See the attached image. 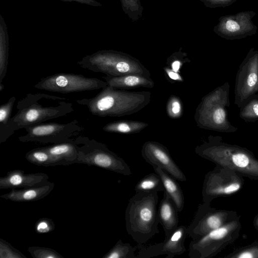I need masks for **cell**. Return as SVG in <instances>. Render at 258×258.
Returning a JSON list of instances; mask_svg holds the SVG:
<instances>
[{"mask_svg":"<svg viewBox=\"0 0 258 258\" xmlns=\"http://www.w3.org/2000/svg\"><path fill=\"white\" fill-rule=\"evenodd\" d=\"M30 163L38 166H53L58 165L56 161L45 149L44 147L33 149L25 155Z\"/></svg>","mask_w":258,"mask_h":258,"instance_id":"484cf974","label":"cell"},{"mask_svg":"<svg viewBox=\"0 0 258 258\" xmlns=\"http://www.w3.org/2000/svg\"><path fill=\"white\" fill-rule=\"evenodd\" d=\"M67 98L44 93L27 94L18 101L17 113L11 118V136L17 131L65 116L74 111Z\"/></svg>","mask_w":258,"mask_h":258,"instance_id":"6da1fadb","label":"cell"},{"mask_svg":"<svg viewBox=\"0 0 258 258\" xmlns=\"http://www.w3.org/2000/svg\"><path fill=\"white\" fill-rule=\"evenodd\" d=\"M4 89V85H3V84H0V92H2Z\"/></svg>","mask_w":258,"mask_h":258,"instance_id":"f35d334b","label":"cell"},{"mask_svg":"<svg viewBox=\"0 0 258 258\" xmlns=\"http://www.w3.org/2000/svg\"><path fill=\"white\" fill-rule=\"evenodd\" d=\"M258 93V50L251 48L236 73L234 104L240 108Z\"/></svg>","mask_w":258,"mask_h":258,"instance_id":"7c38bea8","label":"cell"},{"mask_svg":"<svg viewBox=\"0 0 258 258\" xmlns=\"http://www.w3.org/2000/svg\"><path fill=\"white\" fill-rule=\"evenodd\" d=\"M205 6L210 8H224L231 5L236 0H200Z\"/></svg>","mask_w":258,"mask_h":258,"instance_id":"d590c367","label":"cell"},{"mask_svg":"<svg viewBox=\"0 0 258 258\" xmlns=\"http://www.w3.org/2000/svg\"><path fill=\"white\" fill-rule=\"evenodd\" d=\"M187 54L181 51L174 52L167 59V63L172 70L179 73L183 64L188 60L186 57Z\"/></svg>","mask_w":258,"mask_h":258,"instance_id":"836d02e7","label":"cell"},{"mask_svg":"<svg viewBox=\"0 0 258 258\" xmlns=\"http://www.w3.org/2000/svg\"><path fill=\"white\" fill-rule=\"evenodd\" d=\"M16 100V97L12 96L7 102L0 106V144L6 142L11 136L9 125Z\"/></svg>","mask_w":258,"mask_h":258,"instance_id":"cb8c5ba5","label":"cell"},{"mask_svg":"<svg viewBox=\"0 0 258 258\" xmlns=\"http://www.w3.org/2000/svg\"><path fill=\"white\" fill-rule=\"evenodd\" d=\"M255 12H240L234 15L221 16L214 26V32L229 40L241 39L256 33L257 26L252 22Z\"/></svg>","mask_w":258,"mask_h":258,"instance_id":"5bb4252c","label":"cell"},{"mask_svg":"<svg viewBox=\"0 0 258 258\" xmlns=\"http://www.w3.org/2000/svg\"><path fill=\"white\" fill-rule=\"evenodd\" d=\"M182 105L180 99L176 96H171L166 105L167 115L171 118H180L182 115Z\"/></svg>","mask_w":258,"mask_h":258,"instance_id":"1f68e13d","label":"cell"},{"mask_svg":"<svg viewBox=\"0 0 258 258\" xmlns=\"http://www.w3.org/2000/svg\"><path fill=\"white\" fill-rule=\"evenodd\" d=\"M195 153L216 165L231 169L243 177L258 180V159L248 149L227 143L221 136H209L195 148Z\"/></svg>","mask_w":258,"mask_h":258,"instance_id":"7a4b0ae2","label":"cell"},{"mask_svg":"<svg viewBox=\"0 0 258 258\" xmlns=\"http://www.w3.org/2000/svg\"><path fill=\"white\" fill-rule=\"evenodd\" d=\"M163 70L167 79L171 82L184 81L183 78L179 73L172 70L169 67H164Z\"/></svg>","mask_w":258,"mask_h":258,"instance_id":"8d00e7d4","label":"cell"},{"mask_svg":"<svg viewBox=\"0 0 258 258\" xmlns=\"http://www.w3.org/2000/svg\"><path fill=\"white\" fill-rule=\"evenodd\" d=\"M54 183L51 182L22 189L13 188L10 192L2 195L1 198L13 202H32L42 199L53 190Z\"/></svg>","mask_w":258,"mask_h":258,"instance_id":"ac0fdd59","label":"cell"},{"mask_svg":"<svg viewBox=\"0 0 258 258\" xmlns=\"http://www.w3.org/2000/svg\"><path fill=\"white\" fill-rule=\"evenodd\" d=\"M55 228L53 221L48 218L39 219L35 224L34 229L36 232L39 234H45L52 231Z\"/></svg>","mask_w":258,"mask_h":258,"instance_id":"e575fe53","label":"cell"},{"mask_svg":"<svg viewBox=\"0 0 258 258\" xmlns=\"http://www.w3.org/2000/svg\"><path fill=\"white\" fill-rule=\"evenodd\" d=\"M163 192V197L158 210V218L165 237H167L178 226V211L172 199L165 191Z\"/></svg>","mask_w":258,"mask_h":258,"instance_id":"d6986e66","label":"cell"},{"mask_svg":"<svg viewBox=\"0 0 258 258\" xmlns=\"http://www.w3.org/2000/svg\"><path fill=\"white\" fill-rule=\"evenodd\" d=\"M187 227L178 226L165 240L160 242L161 255H167V258H172L186 251L184 241L187 235Z\"/></svg>","mask_w":258,"mask_h":258,"instance_id":"ffe728a7","label":"cell"},{"mask_svg":"<svg viewBox=\"0 0 258 258\" xmlns=\"http://www.w3.org/2000/svg\"><path fill=\"white\" fill-rule=\"evenodd\" d=\"M239 117L247 122L258 120V94L253 95L240 108Z\"/></svg>","mask_w":258,"mask_h":258,"instance_id":"83f0119b","label":"cell"},{"mask_svg":"<svg viewBox=\"0 0 258 258\" xmlns=\"http://www.w3.org/2000/svg\"><path fill=\"white\" fill-rule=\"evenodd\" d=\"M49 177L45 173H26L20 169L7 172L0 178V189L26 188L42 185L48 182Z\"/></svg>","mask_w":258,"mask_h":258,"instance_id":"2e32d148","label":"cell"},{"mask_svg":"<svg viewBox=\"0 0 258 258\" xmlns=\"http://www.w3.org/2000/svg\"><path fill=\"white\" fill-rule=\"evenodd\" d=\"M158 192H136L125 212L126 231L137 243L144 244L159 233Z\"/></svg>","mask_w":258,"mask_h":258,"instance_id":"277c9868","label":"cell"},{"mask_svg":"<svg viewBox=\"0 0 258 258\" xmlns=\"http://www.w3.org/2000/svg\"><path fill=\"white\" fill-rule=\"evenodd\" d=\"M121 1L124 12L132 21H137L142 16L143 8L140 0Z\"/></svg>","mask_w":258,"mask_h":258,"instance_id":"f546056e","label":"cell"},{"mask_svg":"<svg viewBox=\"0 0 258 258\" xmlns=\"http://www.w3.org/2000/svg\"><path fill=\"white\" fill-rule=\"evenodd\" d=\"M80 67L106 76L140 74L150 77L145 66L134 57L121 52L107 51L87 56L78 62Z\"/></svg>","mask_w":258,"mask_h":258,"instance_id":"8992f818","label":"cell"},{"mask_svg":"<svg viewBox=\"0 0 258 258\" xmlns=\"http://www.w3.org/2000/svg\"><path fill=\"white\" fill-rule=\"evenodd\" d=\"M107 86L105 81L98 78L73 73H58L43 78L34 87L39 90L65 94L99 90Z\"/></svg>","mask_w":258,"mask_h":258,"instance_id":"30bf717a","label":"cell"},{"mask_svg":"<svg viewBox=\"0 0 258 258\" xmlns=\"http://www.w3.org/2000/svg\"><path fill=\"white\" fill-rule=\"evenodd\" d=\"M0 257L27 258L22 252L2 238H0Z\"/></svg>","mask_w":258,"mask_h":258,"instance_id":"d6a6232c","label":"cell"},{"mask_svg":"<svg viewBox=\"0 0 258 258\" xmlns=\"http://www.w3.org/2000/svg\"><path fill=\"white\" fill-rule=\"evenodd\" d=\"M149 123L136 120H117L107 123L103 127L105 132L123 134L139 133L149 126Z\"/></svg>","mask_w":258,"mask_h":258,"instance_id":"603a6c76","label":"cell"},{"mask_svg":"<svg viewBox=\"0 0 258 258\" xmlns=\"http://www.w3.org/2000/svg\"><path fill=\"white\" fill-rule=\"evenodd\" d=\"M28 251L34 258H63L56 250L48 247L32 246L28 247Z\"/></svg>","mask_w":258,"mask_h":258,"instance_id":"4dcf8cb0","label":"cell"},{"mask_svg":"<svg viewBox=\"0 0 258 258\" xmlns=\"http://www.w3.org/2000/svg\"><path fill=\"white\" fill-rule=\"evenodd\" d=\"M137 249V246L133 247L129 243H123L119 239L103 258H136Z\"/></svg>","mask_w":258,"mask_h":258,"instance_id":"4316f807","label":"cell"},{"mask_svg":"<svg viewBox=\"0 0 258 258\" xmlns=\"http://www.w3.org/2000/svg\"><path fill=\"white\" fill-rule=\"evenodd\" d=\"M78 152L76 163L97 166L125 176L132 174L131 168L122 158L105 144L93 139L81 136Z\"/></svg>","mask_w":258,"mask_h":258,"instance_id":"ba28073f","label":"cell"},{"mask_svg":"<svg viewBox=\"0 0 258 258\" xmlns=\"http://www.w3.org/2000/svg\"><path fill=\"white\" fill-rule=\"evenodd\" d=\"M228 82L217 87L202 98L195 114L200 128L222 133H235L238 128L229 121L226 107L230 106Z\"/></svg>","mask_w":258,"mask_h":258,"instance_id":"5b68a950","label":"cell"},{"mask_svg":"<svg viewBox=\"0 0 258 258\" xmlns=\"http://www.w3.org/2000/svg\"><path fill=\"white\" fill-rule=\"evenodd\" d=\"M156 173L160 177L164 186V190L172 199L178 212L183 209L184 197L180 185L175 179L165 170L158 167H153Z\"/></svg>","mask_w":258,"mask_h":258,"instance_id":"7402d4cb","label":"cell"},{"mask_svg":"<svg viewBox=\"0 0 258 258\" xmlns=\"http://www.w3.org/2000/svg\"><path fill=\"white\" fill-rule=\"evenodd\" d=\"M24 129L26 134L18 137L20 142L53 144L66 141L85 130L77 119L67 123H41Z\"/></svg>","mask_w":258,"mask_h":258,"instance_id":"8fae6325","label":"cell"},{"mask_svg":"<svg viewBox=\"0 0 258 258\" xmlns=\"http://www.w3.org/2000/svg\"><path fill=\"white\" fill-rule=\"evenodd\" d=\"M243 176L227 167L216 165L204 177L202 195L203 202L211 203L215 199L235 194L243 187Z\"/></svg>","mask_w":258,"mask_h":258,"instance_id":"9c48e42d","label":"cell"},{"mask_svg":"<svg viewBox=\"0 0 258 258\" xmlns=\"http://www.w3.org/2000/svg\"><path fill=\"white\" fill-rule=\"evenodd\" d=\"M81 140V136H80L44 148L56 161L58 165H69L76 163L78 156V147Z\"/></svg>","mask_w":258,"mask_h":258,"instance_id":"e0dca14e","label":"cell"},{"mask_svg":"<svg viewBox=\"0 0 258 258\" xmlns=\"http://www.w3.org/2000/svg\"><path fill=\"white\" fill-rule=\"evenodd\" d=\"M211 203L203 202L199 205L196 214L187 227V232L192 239H198L236 218V211L217 209Z\"/></svg>","mask_w":258,"mask_h":258,"instance_id":"4fadbf2b","label":"cell"},{"mask_svg":"<svg viewBox=\"0 0 258 258\" xmlns=\"http://www.w3.org/2000/svg\"><path fill=\"white\" fill-rule=\"evenodd\" d=\"M103 78L108 86L117 89L152 88L154 86V82L150 77L140 74H128L118 77L106 76Z\"/></svg>","mask_w":258,"mask_h":258,"instance_id":"44dd1931","label":"cell"},{"mask_svg":"<svg viewBox=\"0 0 258 258\" xmlns=\"http://www.w3.org/2000/svg\"><path fill=\"white\" fill-rule=\"evenodd\" d=\"M164 189L162 180L157 173H149L141 178L137 183L136 192L162 191Z\"/></svg>","mask_w":258,"mask_h":258,"instance_id":"d4e9b609","label":"cell"},{"mask_svg":"<svg viewBox=\"0 0 258 258\" xmlns=\"http://www.w3.org/2000/svg\"><path fill=\"white\" fill-rule=\"evenodd\" d=\"M225 258H258V241H254L233 250Z\"/></svg>","mask_w":258,"mask_h":258,"instance_id":"f1b7e54d","label":"cell"},{"mask_svg":"<svg viewBox=\"0 0 258 258\" xmlns=\"http://www.w3.org/2000/svg\"><path fill=\"white\" fill-rule=\"evenodd\" d=\"M151 100V93L149 91H125L107 85L94 97L78 99L76 102L86 106L93 115L121 117L140 111Z\"/></svg>","mask_w":258,"mask_h":258,"instance_id":"3957f363","label":"cell"},{"mask_svg":"<svg viewBox=\"0 0 258 258\" xmlns=\"http://www.w3.org/2000/svg\"><path fill=\"white\" fill-rule=\"evenodd\" d=\"M141 155L153 167L165 170L177 180L186 181L185 175L173 160L168 149L161 143L152 141L146 142L142 146Z\"/></svg>","mask_w":258,"mask_h":258,"instance_id":"9a60e30c","label":"cell"},{"mask_svg":"<svg viewBox=\"0 0 258 258\" xmlns=\"http://www.w3.org/2000/svg\"><path fill=\"white\" fill-rule=\"evenodd\" d=\"M252 224L255 229L258 231V213L254 217Z\"/></svg>","mask_w":258,"mask_h":258,"instance_id":"74e56055","label":"cell"},{"mask_svg":"<svg viewBox=\"0 0 258 258\" xmlns=\"http://www.w3.org/2000/svg\"><path fill=\"white\" fill-rule=\"evenodd\" d=\"M241 228L240 216L203 236L192 239L189 245L190 258H211L220 252L239 237Z\"/></svg>","mask_w":258,"mask_h":258,"instance_id":"52a82bcc","label":"cell"}]
</instances>
